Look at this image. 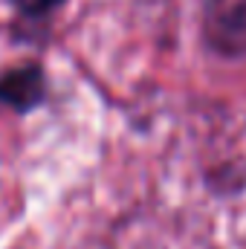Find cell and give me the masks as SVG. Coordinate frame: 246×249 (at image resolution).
Listing matches in <instances>:
<instances>
[{
    "label": "cell",
    "mask_w": 246,
    "mask_h": 249,
    "mask_svg": "<svg viewBox=\"0 0 246 249\" xmlns=\"http://www.w3.org/2000/svg\"><path fill=\"white\" fill-rule=\"evenodd\" d=\"M15 9H20L23 15H47L55 6H61L64 0H9Z\"/></svg>",
    "instance_id": "cell-3"
},
{
    "label": "cell",
    "mask_w": 246,
    "mask_h": 249,
    "mask_svg": "<svg viewBox=\"0 0 246 249\" xmlns=\"http://www.w3.org/2000/svg\"><path fill=\"white\" fill-rule=\"evenodd\" d=\"M44 72L35 64L9 70L0 78V102L15 107V110H32L44 99Z\"/></svg>",
    "instance_id": "cell-2"
},
{
    "label": "cell",
    "mask_w": 246,
    "mask_h": 249,
    "mask_svg": "<svg viewBox=\"0 0 246 249\" xmlns=\"http://www.w3.org/2000/svg\"><path fill=\"white\" fill-rule=\"evenodd\" d=\"M206 38L226 55L246 53V0H206Z\"/></svg>",
    "instance_id": "cell-1"
}]
</instances>
